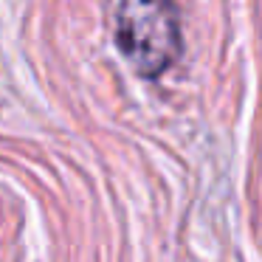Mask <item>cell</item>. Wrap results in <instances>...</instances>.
<instances>
[{
	"label": "cell",
	"instance_id": "obj_1",
	"mask_svg": "<svg viewBox=\"0 0 262 262\" xmlns=\"http://www.w3.org/2000/svg\"><path fill=\"white\" fill-rule=\"evenodd\" d=\"M119 54L141 76H161L181 54V26L172 0H107Z\"/></svg>",
	"mask_w": 262,
	"mask_h": 262
}]
</instances>
